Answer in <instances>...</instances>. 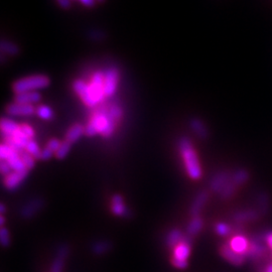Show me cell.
<instances>
[{
	"mask_svg": "<svg viewBox=\"0 0 272 272\" xmlns=\"http://www.w3.org/2000/svg\"><path fill=\"white\" fill-rule=\"evenodd\" d=\"M179 151L183 160L185 170L192 180H199L203 176L201 163L191 139L186 136L179 140Z\"/></svg>",
	"mask_w": 272,
	"mask_h": 272,
	"instance_id": "obj_1",
	"label": "cell"
},
{
	"mask_svg": "<svg viewBox=\"0 0 272 272\" xmlns=\"http://www.w3.org/2000/svg\"><path fill=\"white\" fill-rule=\"evenodd\" d=\"M51 80L47 75L37 74L20 78L13 82L12 90L15 94L26 92H37L50 86Z\"/></svg>",
	"mask_w": 272,
	"mask_h": 272,
	"instance_id": "obj_2",
	"label": "cell"
},
{
	"mask_svg": "<svg viewBox=\"0 0 272 272\" xmlns=\"http://www.w3.org/2000/svg\"><path fill=\"white\" fill-rule=\"evenodd\" d=\"M73 89L76 94L82 99L83 103L88 107H95L98 104L92 95L89 83L81 79L75 80L73 83Z\"/></svg>",
	"mask_w": 272,
	"mask_h": 272,
	"instance_id": "obj_3",
	"label": "cell"
},
{
	"mask_svg": "<svg viewBox=\"0 0 272 272\" xmlns=\"http://www.w3.org/2000/svg\"><path fill=\"white\" fill-rule=\"evenodd\" d=\"M104 72L97 71L93 74L89 86L92 92V95L97 103H101L106 98L105 94V80H104Z\"/></svg>",
	"mask_w": 272,
	"mask_h": 272,
	"instance_id": "obj_4",
	"label": "cell"
},
{
	"mask_svg": "<svg viewBox=\"0 0 272 272\" xmlns=\"http://www.w3.org/2000/svg\"><path fill=\"white\" fill-rule=\"evenodd\" d=\"M45 205H46V202L43 198L40 197L33 198L29 202H27L22 208H20L19 215L25 220H30L43 210Z\"/></svg>",
	"mask_w": 272,
	"mask_h": 272,
	"instance_id": "obj_5",
	"label": "cell"
},
{
	"mask_svg": "<svg viewBox=\"0 0 272 272\" xmlns=\"http://www.w3.org/2000/svg\"><path fill=\"white\" fill-rule=\"evenodd\" d=\"M104 80H105V94L106 98L113 97L116 93L118 83L120 79L119 70L116 67H110L104 72Z\"/></svg>",
	"mask_w": 272,
	"mask_h": 272,
	"instance_id": "obj_6",
	"label": "cell"
},
{
	"mask_svg": "<svg viewBox=\"0 0 272 272\" xmlns=\"http://www.w3.org/2000/svg\"><path fill=\"white\" fill-rule=\"evenodd\" d=\"M36 110L33 105H28V104L13 102L6 106L5 112L8 116L11 117H27L31 116Z\"/></svg>",
	"mask_w": 272,
	"mask_h": 272,
	"instance_id": "obj_7",
	"label": "cell"
},
{
	"mask_svg": "<svg viewBox=\"0 0 272 272\" xmlns=\"http://www.w3.org/2000/svg\"><path fill=\"white\" fill-rule=\"evenodd\" d=\"M70 254V246L67 244H61L58 247L56 257L54 258L51 265V272H62L66 264V259Z\"/></svg>",
	"mask_w": 272,
	"mask_h": 272,
	"instance_id": "obj_8",
	"label": "cell"
},
{
	"mask_svg": "<svg viewBox=\"0 0 272 272\" xmlns=\"http://www.w3.org/2000/svg\"><path fill=\"white\" fill-rule=\"evenodd\" d=\"M220 255L230 264H232L234 266H242L245 261L246 257L240 253H237L236 251H234L231 247H230L229 244H224L220 247Z\"/></svg>",
	"mask_w": 272,
	"mask_h": 272,
	"instance_id": "obj_9",
	"label": "cell"
},
{
	"mask_svg": "<svg viewBox=\"0 0 272 272\" xmlns=\"http://www.w3.org/2000/svg\"><path fill=\"white\" fill-rule=\"evenodd\" d=\"M232 177V173L230 171H220L213 176L210 181V189L213 193L220 194L221 191L230 181Z\"/></svg>",
	"mask_w": 272,
	"mask_h": 272,
	"instance_id": "obj_10",
	"label": "cell"
},
{
	"mask_svg": "<svg viewBox=\"0 0 272 272\" xmlns=\"http://www.w3.org/2000/svg\"><path fill=\"white\" fill-rule=\"evenodd\" d=\"M30 171H23V172H12L8 176L4 178L3 184L5 189L8 191H14L17 187L22 184L25 180L28 178Z\"/></svg>",
	"mask_w": 272,
	"mask_h": 272,
	"instance_id": "obj_11",
	"label": "cell"
},
{
	"mask_svg": "<svg viewBox=\"0 0 272 272\" xmlns=\"http://www.w3.org/2000/svg\"><path fill=\"white\" fill-rule=\"evenodd\" d=\"M261 218V215L256 209H244V210H240L233 215V221L237 224H245V223H251L256 222Z\"/></svg>",
	"mask_w": 272,
	"mask_h": 272,
	"instance_id": "obj_12",
	"label": "cell"
},
{
	"mask_svg": "<svg viewBox=\"0 0 272 272\" xmlns=\"http://www.w3.org/2000/svg\"><path fill=\"white\" fill-rule=\"evenodd\" d=\"M209 198H210V193L208 191H201L200 193H198V195L195 197L191 208H190V214L192 217H196V216H200L201 211L203 210V208L205 207V205L207 204Z\"/></svg>",
	"mask_w": 272,
	"mask_h": 272,
	"instance_id": "obj_13",
	"label": "cell"
},
{
	"mask_svg": "<svg viewBox=\"0 0 272 272\" xmlns=\"http://www.w3.org/2000/svg\"><path fill=\"white\" fill-rule=\"evenodd\" d=\"M256 210L259 212L261 217L268 215L271 209V198L266 191H260L255 198Z\"/></svg>",
	"mask_w": 272,
	"mask_h": 272,
	"instance_id": "obj_14",
	"label": "cell"
},
{
	"mask_svg": "<svg viewBox=\"0 0 272 272\" xmlns=\"http://www.w3.org/2000/svg\"><path fill=\"white\" fill-rule=\"evenodd\" d=\"M111 211L115 216L118 217H129L130 214V211L123 202V197L119 194H116L112 197Z\"/></svg>",
	"mask_w": 272,
	"mask_h": 272,
	"instance_id": "obj_15",
	"label": "cell"
},
{
	"mask_svg": "<svg viewBox=\"0 0 272 272\" xmlns=\"http://www.w3.org/2000/svg\"><path fill=\"white\" fill-rule=\"evenodd\" d=\"M249 243H250L249 238H247L242 234H238V235H234L231 238L229 245L234 251H236L237 253L245 255L249 247Z\"/></svg>",
	"mask_w": 272,
	"mask_h": 272,
	"instance_id": "obj_16",
	"label": "cell"
},
{
	"mask_svg": "<svg viewBox=\"0 0 272 272\" xmlns=\"http://www.w3.org/2000/svg\"><path fill=\"white\" fill-rule=\"evenodd\" d=\"M190 127L200 139H207L209 137V134H210L207 125L200 118H192L190 120Z\"/></svg>",
	"mask_w": 272,
	"mask_h": 272,
	"instance_id": "obj_17",
	"label": "cell"
},
{
	"mask_svg": "<svg viewBox=\"0 0 272 272\" xmlns=\"http://www.w3.org/2000/svg\"><path fill=\"white\" fill-rule=\"evenodd\" d=\"M41 100V95L38 92H26L15 94L14 102L28 104V105H33Z\"/></svg>",
	"mask_w": 272,
	"mask_h": 272,
	"instance_id": "obj_18",
	"label": "cell"
},
{
	"mask_svg": "<svg viewBox=\"0 0 272 272\" xmlns=\"http://www.w3.org/2000/svg\"><path fill=\"white\" fill-rule=\"evenodd\" d=\"M19 127L20 125H18L14 120L7 117H2L1 121H0V129H1V133L13 135L17 132Z\"/></svg>",
	"mask_w": 272,
	"mask_h": 272,
	"instance_id": "obj_19",
	"label": "cell"
},
{
	"mask_svg": "<svg viewBox=\"0 0 272 272\" xmlns=\"http://www.w3.org/2000/svg\"><path fill=\"white\" fill-rule=\"evenodd\" d=\"M203 226H204V221L200 216L193 217L190 223L186 226L185 233L192 237H195L202 231Z\"/></svg>",
	"mask_w": 272,
	"mask_h": 272,
	"instance_id": "obj_20",
	"label": "cell"
},
{
	"mask_svg": "<svg viewBox=\"0 0 272 272\" xmlns=\"http://www.w3.org/2000/svg\"><path fill=\"white\" fill-rule=\"evenodd\" d=\"M183 233L181 231L180 229H173L169 232V234L166 235L165 238V244L167 247L170 248H176L182 240Z\"/></svg>",
	"mask_w": 272,
	"mask_h": 272,
	"instance_id": "obj_21",
	"label": "cell"
},
{
	"mask_svg": "<svg viewBox=\"0 0 272 272\" xmlns=\"http://www.w3.org/2000/svg\"><path fill=\"white\" fill-rule=\"evenodd\" d=\"M112 243L106 240H101V241H97L95 242L92 247L91 250L93 254L97 255V256H102L105 255L106 253H108L109 251L112 249Z\"/></svg>",
	"mask_w": 272,
	"mask_h": 272,
	"instance_id": "obj_22",
	"label": "cell"
},
{
	"mask_svg": "<svg viewBox=\"0 0 272 272\" xmlns=\"http://www.w3.org/2000/svg\"><path fill=\"white\" fill-rule=\"evenodd\" d=\"M83 134H85V128H84L81 124L77 123L71 126L67 133H66V140L70 141L71 143H74L78 141Z\"/></svg>",
	"mask_w": 272,
	"mask_h": 272,
	"instance_id": "obj_23",
	"label": "cell"
},
{
	"mask_svg": "<svg viewBox=\"0 0 272 272\" xmlns=\"http://www.w3.org/2000/svg\"><path fill=\"white\" fill-rule=\"evenodd\" d=\"M191 250H192L191 245L181 242L175 248L173 257L181 259V260H187V258L190 257Z\"/></svg>",
	"mask_w": 272,
	"mask_h": 272,
	"instance_id": "obj_24",
	"label": "cell"
},
{
	"mask_svg": "<svg viewBox=\"0 0 272 272\" xmlns=\"http://www.w3.org/2000/svg\"><path fill=\"white\" fill-rule=\"evenodd\" d=\"M250 179V174L247 170L245 169H238L235 172L232 173V177L231 180L233 182H235L238 186L244 184L245 182H247Z\"/></svg>",
	"mask_w": 272,
	"mask_h": 272,
	"instance_id": "obj_25",
	"label": "cell"
},
{
	"mask_svg": "<svg viewBox=\"0 0 272 272\" xmlns=\"http://www.w3.org/2000/svg\"><path fill=\"white\" fill-rule=\"evenodd\" d=\"M0 49H1L2 54H6L11 57L18 55L19 53L18 46L15 43H13V41L6 40V39H3L1 41V44H0Z\"/></svg>",
	"mask_w": 272,
	"mask_h": 272,
	"instance_id": "obj_26",
	"label": "cell"
},
{
	"mask_svg": "<svg viewBox=\"0 0 272 272\" xmlns=\"http://www.w3.org/2000/svg\"><path fill=\"white\" fill-rule=\"evenodd\" d=\"M237 189H238V185L235 182H233L232 180H230V181L226 184V186L224 187V189L221 191V193L219 194L220 198L222 200H224V201L231 199L235 195Z\"/></svg>",
	"mask_w": 272,
	"mask_h": 272,
	"instance_id": "obj_27",
	"label": "cell"
},
{
	"mask_svg": "<svg viewBox=\"0 0 272 272\" xmlns=\"http://www.w3.org/2000/svg\"><path fill=\"white\" fill-rule=\"evenodd\" d=\"M7 161L9 162L12 172H23V171H27V167L23 161V159L20 158L19 153L15 154L13 156H11L9 159H7Z\"/></svg>",
	"mask_w": 272,
	"mask_h": 272,
	"instance_id": "obj_28",
	"label": "cell"
},
{
	"mask_svg": "<svg viewBox=\"0 0 272 272\" xmlns=\"http://www.w3.org/2000/svg\"><path fill=\"white\" fill-rule=\"evenodd\" d=\"M214 230L218 235H220L222 237H226V236L231 235L232 232H233L232 227L230 225H228V224H226V223H223V222L217 223L214 227Z\"/></svg>",
	"mask_w": 272,
	"mask_h": 272,
	"instance_id": "obj_29",
	"label": "cell"
},
{
	"mask_svg": "<svg viewBox=\"0 0 272 272\" xmlns=\"http://www.w3.org/2000/svg\"><path fill=\"white\" fill-rule=\"evenodd\" d=\"M72 144L73 143H71L70 141H68L66 139H65V141H62L60 146V149L56 152V157L58 159H64L65 157H67V155L69 154V152L71 151Z\"/></svg>",
	"mask_w": 272,
	"mask_h": 272,
	"instance_id": "obj_30",
	"label": "cell"
},
{
	"mask_svg": "<svg viewBox=\"0 0 272 272\" xmlns=\"http://www.w3.org/2000/svg\"><path fill=\"white\" fill-rule=\"evenodd\" d=\"M35 113L38 117L44 120H51L54 117V112L50 106L47 105H40L36 108Z\"/></svg>",
	"mask_w": 272,
	"mask_h": 272,
	"instance_id": "obj_31",
	"label": "cell"
},
{
	"mask_svg": "<svg viewBox=\"0 0 272 272\" xmlns=\"http://www.w3.org/2000/svg\"><path fill=\"white\" fill-rule=\"evenodd\" d=\"M26 151L29 153H30L35 159H40V157H41V151L39 149L38 144L33 139H31V140L29 141V143L27 144Z\"/></svg>",
	"mask_w": 272,
	"mask_h": 272,
	"instance_id": "obj_32",
	"label": "cell"
},
{
	"mask_svg": "<svg viewBox=\"0 0 272 272\" xmlns=\"http://www.w3.org/2000/svg\"><path fill=\"white\" fill-rule=\"evenodd\" d=\"M15 154H18V152L14 151L12 148H10V146H8L7 144L2 142L1 145H0V159L7 160Z\"/></svg>",
	"mask_w": 272,
	"mask_h": 272,
	"instance_id": "obj_33",
	"label": "cell"
},
{
	"mask_svg": "<svg viewBox=\"0 0 272 272\" xmlns=\"http://www.w3.org/2000/svg\"><path fill=\"white\" fill-rule=\"evenodd\" d=\"M19 156H20V158L23 159V161H24V163H25V165H26L28 171H30V170L33 169L35 158L30 153H29L26 150H23L22 151L19 152Z\"/></svg>",
	"mask_w": 272,
	"mask_h": 272,
	"instance_id": "obj_34",
	"label": "cell"
},
{
	"mask_svg": "<svg viewBox=\"0 0 272 272\" xmlns=\"http://www.w3.org/2000/svg\"><path fill=\"white\" fill-rule=\"evenodd\" d=\"M0 243L5 248L10 245L9 231L5 227H1V229H0Z\"/></svg>",
	"mask_w": 272,
	"mask_h": 272,
	"instance_id": "obj_35",
	"label": "cell"
},
{
	"mask_svg": "<svg viewBox=\"0 0 272 272\" xmlns=\"http://www.w3.org/2000/svg\"><path fill=\"white\" fill-rule=\"evenodd\" d=\"M11 166L9 164V162L7 160L4 159H0V173L5 178L6 176H8L9 174H11L12 172Z\"/></svg>",
	"mask_w": 272,
	"mask_h": 272,
	"instance_id": "obj_36",
	"label": "cell"
},
{
	"mask_svg": "<svg viewBox=\"0 0 272 272\" xmlns=\"http://www.w3.org/2000/svg\"><path fill=\"white\" fill-rule=\"evenodd\" d=\"M20 131H22L30 140H31L34 136V131H33L32 127H30L28 124L20 125Z\"/></svg>",
	"mask_w": 272,
	"mask_h": 272,
	"instance_id": "obj_37",
	"label": "cell"
},
{
	"mask_svg": "<svg viewBox=\"0 0 272 272\" xmlns=\"http://www.w3.org/2000/svg\"><path fill=\"white\" fill-rule=\"evenodd\" d=\"M60 144H61V142H60L59 139H57V138H52V139L47 143L46 146H47L48 149H50V150L56 154V152H57L58 150L60 149Z\"/></svg>",
	"mask_w": 272,
	"mask_h": 272,
	"instance_id": "obj_38",
	"label": "cell"
},
{
	"mask_svg": "<svg viewBox=\"0 0 272 272\" xmlns=\"http://www.w3.org/2000/svg\"><path fill=\"white\" fill-rule=\"evenodd\" d=\"M172 264L178 269H185V268H187V266H189L187 260H181V259H178L175 257L172 258Z\"/></svg>",
	"mask_w": 272,
	"mask_h": 272,
	"instance_id": "obj_39",
	"label": "cell"
},
{
	"mask_svg": "<svg viewBox=\"0 0 272 272\" xmlns=\"http://www.w3.org/2000/svg\"><path fill=\"white\" fill-rule=\"evenodd\" d=\"M85 134L87 136H89V137H93V136H95V135L98 134L97 129L95 128V126H94V125L91 122L88 123V125H87L86 128H85Z\"/></svg>",
	"mask_w": 272,
	"mask_h": 272,
	"instance_id": "obj_40",
	"label": "cell"
},
{
	"mask_svg": "<svg viewBox=\"0 0 272 272\" xmlns=\"http://www.w3.org/2000/svg\"><path fill=\"white\" fill-rule=\"evenodd\" d=\"M53 154H54V152L46 146V148L43 151H41V157H40V159L41 160H49V159L52 158Z\"/></svg>",
	"mask_w": 272,
	"mask_h": 272,
	"instance_id": "obj_41",
	"label": "cell"
},
{
	"mask_svg": "<svg viewBox=\"0 0 272 272\" xmlns=\"http://www.w3.org/2000/svg\"><path fill=\"white\" fill-rule=\"evenodd\" d=\"M58 4L64 9H69L72 5V0H57Z\"/></svg>",
	"mask_w": 272,
	"mask_h": 272,
	"instance_id": "obj_42",
	"label": "cell"
},
{
	"mask_svg": "<svg viewBox=\"0 0 272 272\" xmlns=\"http://www.w3.org/2000/svg\"><path fill=\"white\" fill-rule=\"evenodd\" d=\"M78 1L86 7H93L97 3L96 0H78Z\"/></svg>",
	"mask_w": 272,
	"mask_h": 272,
	"instance_id": "obj_43",
	"label": "cell"
},
{
	"mask_svg": "<svg viewBox=\"0 0 272 272\" xmlns=\"http://www.w3.org/2000/svg\"><path fill=\"white\" fill-rule=\"evenodd\" d=\"M266 244L272 250V231H269V233L266 236Z\"/></svg>",
	"mask_w": 272,
	"mask_h": 272,
	"instance_id": "obj_44",
	"label": "cell"
},
{
	"mask_svg": "<svg viewBox=\"0 0 272 272\" xmlns=\"http://www.w3.org/2000/svg\"><path fill=\"white\" fill-rule=\"evenodd\" d=\"M5 213V205L3 203L0 204V214L1 215H4Z\"/></svg>",
	"mask_w": 272,
	"mask_h": 272,
	"instance_id": "obj_45",
	"label": "cell"
},
{
	"mask_svg": "<svg viewBox=\"0 0 272 272\" xmlns=\"http://www.w3.org/2000/svg\"><path fill=\"white\" fill-rule=\"evenodd\" d=\"M264 272H272V263H269V264L265 267Z\"/></svg>",
	"mask_w": 272,
	"mask_h": 272,
	"instance_id": "obj_46",
	"label": "cell"
},
{
	"mask_svg": "<svg viewBox=\"0 0 272 272\" xmlns=\"http://www.w3.org/2000/svg\"><path fill=\"white\" fill-rule=\"evenodd\" d=\"M4 223H5L4 215H1L0 216V225H1V227H4Z\"/></svg>",
	"mask_w": 272,
	"mask_h": 272,
	"instance_id": "obj_47",
	"label": "cell"
},
{
	"mask_svg": "<svg viewBox=\"0 0 272 272\" xmlns=\"http://www.w3.org/2000/svg\"><path fill=\"white\" fill-rule=\"evenodd\" d=\"M104 1H105V0H96V2H97V3H102V2H104Z\"/></svg>",
	"mask_w": 272,
	"mask_h": 272,
	"instance_id": "obj_48",
	"label": "cell"
},
{
	"mask_svg": "<svg viewBox=\"0 0 272 272\" xmlns=\"http://www.w3.org/2000/svg\"><path fill=\"white\" fill-rule=\"evenodd\" d=\"M271 256H272V253H271Z\"/></svg>",
	"mask_w": 272,
	"mask_h": 272,
	"instance_id": "obj_49",
	"label": "cell"
}]
</instances>
